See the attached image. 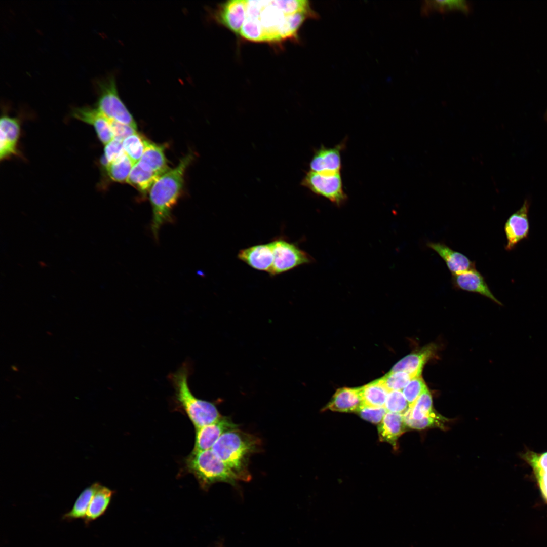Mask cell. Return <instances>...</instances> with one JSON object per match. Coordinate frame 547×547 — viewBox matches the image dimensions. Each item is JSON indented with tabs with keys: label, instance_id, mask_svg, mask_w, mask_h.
<instances>
[{
	"label": "cell",
	"instance_id": "1",
	"mask_svg": "<svg viewBox=\"0 0 547 547\" xmlns=\"http://www.w3.org/2000/svg\"><path fill=\"white\" fill-rule=\"evenodd\" d=\"M193 158L192 154L183 158L175 168L161 176L149 190L152 209L151 229L155 239L162 226L172 220L171 211L181 193L184 173Z\"/></svg>",
	"mask_w": 547,
	"mask_h": 547
},
{
	"label": "cell",
	"instance_id": "2",
	"mask_svg": "<svg viewBox=\"0 0 547 547\" xmlns=\"http://www.w3.org/2000/svg\"><path fill=\"white\" fill-rule=\"evenodd\" d=\"M260 447L258 438L238 428L223 434L211 449L233 471L239 480L248 481L251 478L248 470L250 458Z\"/></svg>",
	"mask_w": 547,
	"mask_h": 547
},
{
	"label": "cell",
	"instance_id": "3",
	"mask_svg": "<svg viewBox=\"0 0 547 547\" xmlns=\"http://www.w3.org/2000/svg\"><path fill=\"white\" fill-rule=\"evenodd\" d=\"M189 362H184L175 372L168 376L174 389V401L187 415L196 428L213 423L222 416L214 403L195 397L189 388L188 379L191 373Z\"/></svg>",
	"mask_w": 547,
	"mask_h": 547
},
{
	"label": "cell",
	"instance_id": "4",
	"mask_svg": "<svg viewBox=\"0 0 547 547\" xmlns=\"http://www.w3.org/2000/svg\"><path fill=\"white\" fill-rule=\"evenodd\" d=\"M185 467L194 476L204 490L216 483L224 482L235 485L240 481L233 471L211 449L192 451L185 459Z\"/></svg>",
	"mask_w": 547,
	"mask_h": 547
},
{
	"label": "cell",
	"instance_id": "5",
	"mask_svg": "<svg viewBox=\"0 0 547 547\" xmlns=\"http://www.w3.org/2000/svg\"><path fill=\"white\" fill-rule=\"evenodd\" d=\"M99 95L96 108L109 120L129 125L137 130V125L130 112L121 100L113 77L99 84Z\"/></svg>",
	"mask_w": 547,
	"mask_h": 547
},
{
	"label": "cell",
	"instance_id": "6",
	"mask_svg": "<svg viewBox=\"0 0 547 547\" xmlns=\"http://www.w3.org/2000/svg\"><path fill=\"white\" fill-rule=\"evenodd\" d=\"M301 184L338 206L344 204L347 200L340 172L322 173L309 171L304 176Z\"/></svg>",
	"mask_w": 547,
	"mask_h": 547
},
{
	"label": "cell",
	"instance_id": "7",
	"mask_svg": "<svg viewBox=\"0 0 547 547\" xmlns=\"http://www.w3.org/2000/svg\"><path fill=\"white\" fill-rule=\"evenodd\" d=\"M269 243L274 256L273 264L269 272L271 276L288 271L312 261L311 257L306 252L295 244L285 239H277Z\"/></svg>",
	"mask_w": 547,
	"mask_h": 547
},
{
	"label": "cell",
	"instance_id": "8",
	"mask_svg": "<svg viewBox=\"0 0 547 547\" xmlns=\"http://www.w3.org/2000/svg\"><path fill=\"white\" fill-rule=\"evenodd\" d=\"M530 205L529 200H525L521 208L511 214L505 222L504 230L506 239V250H512L519 242L528 238Z\"/></svg>",
	"mask_w": 547,
	"mask_h": 547
},
{
	"label": "cell",
	"instance_id": "9",
	"mask_svg": "<svg viewBox=\"0 0 547 547\" xmlns=\"http://www.w3.org/2000/svg\"><path fill=\"white\" fill-rule=\"evenodd\" d=\"M238 428V425L230 418L222 416L213 423L196 428L195 442L192 451L211 449L223 434Z\"/></svg>",
	"mask_w": 547,
	"mask_h": 547
},
{
	"label": "cell",
	"instance_id": "10",
	"mask_svg": "<svg viewBox=\"0 0 547 547\" xmlns=\"http://www.w3.org/2000/svg\"><path fill=\"white\" fill-rule=\"evenodd\" d=\"M215 19L236 34H240L246 19L247 1L232 0L220 4L215 13Z\"/></svg>",
	"mask_w": 547,
	"mask_h": 547
},
{
	"label": "cell",
	"instance_id": "11",
	"mask_svg": "<svg viewBox=\"0 0 547 547\" xmlns=\"http://www.w3.org/2000/svg\"><path fill=\"white\" fill-rule=\"evenodd\" d=\"M72 116L92 125L99 140L105 145L114 139L109 120L97 108L88 106L76 107L72 110Z\"/></svg>",
	"mask_w": 547,
	"mask_h": 547
},
{
	"label": "cell",
	"instance_id": "12",
	"mask_svg": "<svg viewBox=\"0 0 547 547\" xmlns=\"http://www.w3.org/2000/svg\"><path fill=\"white\" fill-rule=\"evenodd\" d=\"M451 283L455 289L479 294L498 305H502L491 292L483 276L476 268L452 275Z\"/></svg>",
	"mask_w": 547,
	"mask_h": 547
},
{
	"label": "cell",
	"instance_id": "13",
	"mask_svg": "<svg viewBox=\"0 0 547 547\" xmlns=\"http://www.w3.org/2000/svg\"><path fill=\"white\" fill-rule=\"evenodd\" d=\"M345 146L342 142L333 147L322 145L315 151L309 163L310 171L322 173H339L341 168V151Z\"/></svg>",
	"mask_w": 547,
	"mask_h": 547
},
{
	"label": "cell",
	"instance_id": "14",
	"mask_svg": "<svg viewBox=\"0 0 547 547\" xmlns=\"http://www.w3.org/2000/svg\"><path fill=\"white\" fill-rule=\"evenodd\" d=\"M286 15L280 11L273 1H262V7L257 18L264 33V42H280L279 32Z\"/></svg>",
	"mask_w": 547,
	"mask_h": 547
},
{
	"label": "cell",
	"instance_id": "15",
	"mask_svg": "<svg viewBox=\"0 0 547 547\" xmlns=\"http://www.w3.org/2000/svg\"><path fill=\"white\" fill-rule=\"evenodd\" d=\"M0 159L6 160L18 153V143L20 136V121L6 115L0 120Z\"/></svg>",
	"mask_w": 547,
	"mask_h": 547
},
{
	"label": "cell",
	"instance_id": "16",
	"mask_svg": "<svg viewBox=\"0 0 547 547\" xmlns=\"http://www.w3.org/2000/svg\"><path fill=\"white\" fill-rule=\"evenodd\" d=\"M238 258L251 267L269 274L274 260L272 248L269 243L243 249L239 252Z\"/></svg>",
	"mask_w": 547,
	"mask_h": 547
},
{
	"label": "cell",
	"instance_id": "17",
	"mask_svg": "<svg viewBox=\"0 0 547 547\" xmlns=\"http://www.w3.org/2000/svg\"><path fill=\"white\" fill-rule=\"evenodd\" d=\"M426 245L443 259L452 275L475 268V263L474 261L463 254L452 249L444 243L429 242Z\"/></svg>",
	"mask_w": 547,
	"mask_h": 547
},
{
	"label": "cell",
	"instance_id": "18",
	"mask_svg": "<svg viewBox=\"0 0 547 547\" xmlns=\"http://www.w3.org/2000/svg\"><path fill=\"white\" fill-rule=\"evenodd\" d=\"M363 406L360 387H343L336 390L324 409L342 412H358Z\"/></svg>",
	"mask_w": 547,
	"mask_h": 547
},
{
	"label": "cell",
	"instance_id": "19",
	"mask_svg": "<svg viewBox=\"0 0 547 547\" xmlns=\"http://www.w3.org/2000/svg\"><path fill=\"white\" fill-rule=\"evenodd\" d=\"M437 352L434 344H430L417 352L410 354L397 362L390 371H403L417 376L421 375L423 366Z\"/></svg>",
	"mask_w": 547,
	"mask_h": 547
},
{
	"label": "cell",
	"instance_id": "20",
	"mask_svg": "<svg viewBox=\"0 0 547 547\" xmlns=\"http://www.w3.org/2000/svg\"><path fill=\"white\" fill-rule=\"evenodd\" d=\"M406 427L403 414L387 412L378 426L380 439L395 447L398 438L405 432Z\"/></svg>",
	"mask_w": 547,
	"mask_h": 547
},
{
	"label": "cell",
	"instance_id": "21",
	"mask_svg": "<svg viewBox=\"0 0 547 547\" xmlns=\"http://www.w3.org/2000/svg\"><path fill=\"white\" fill-rule=\"evenodd\" d=\"M160 176L139 161L133 165L126 182L145 195Z\"/></svg>",
	"mask_w": 547,
	"mask_h": 547
},
{
	"label": "cell",
	"instance_id": "22",
	"mask_svg": "<svg viewBox=\"0 0 547 547\" xmlns=\"http://www.w3.org/2000/svg\"><path fill=\"white\" fill-rule=\"evenodd\" d=\"M139 162L161 176L170 169L167 165L164 147L147 140Z\"/></svg>",
	"mask_w": 547,
	"mask_h": 547
},
{
	"label": "cell",
	"instance_id": "23",
	"mask_svg": "<svg viewBox=\"0 0 547 547\" xmlns=\"http://www.w3.org/2000/svg\"><path fill=\"white\" fill-rule=\"evenodd\" d=\"M114 491L109 488L101 485L93 496L88 510L84 523L86 526L103 515L111 502Z\"/></svg>",
	"mask_w": 547,
	"mask_h": 547
},
{
	"label": "cell",
	"instance_id": "24",
	"mask_svg": "<svg viewBox=\"0 0 547 547\" xmlns=\"http://www.w3.org/2000/svg\"><path fill=\"white\" fill-rule=\"evenodd\" d=\"M318 17V15L312 9L286 15L280 30V41L287 39L296 41L298 31L303 22L308 19H316Z\"/></svg>",
	"mask_w": 547,
	"mask_h": 547
},
{
	"label": "cell",
	"instance_id": "25",
	"mask_svg": "<svg viewBox=\"0 0 547 547\" xmlns=\"http://www.w3.org/2000/svg\"><path fill=\"white\" fill-rule=\"evenodd\" d=\"M101 485L100 483L95 482L85 488L78 496L72 509L64 514L62 519L67 521L84 520L90 502Z\"/></svg>",
	"mask_w": 547,
	"mask_h": 547
},
{
	"label": "cell",
	"instance_id": "26",
	"mask_svg": "<svg viewBox=\"0 0 547 547\" xmlns=\"http://www.w3.org/2000/svg\"><path fill=\"white\" fill-rule=\"evenodd\" d=\"M360 389L364 406L384 407L389 391L383 384L381 379L372 381L360 387Z\"/></svg>",
	"mask_w": 547,
	"mask_h": 547
},
{
	"label": "cell",
	"instance_id": "27",
	"mask_svg": "<svg viewBox=\"0 0 547 547\" xmlns=\"http://www.w3.org/2000/svg\"><path fill=\"white\" fill-rule=\"evenodd\" d=\"M421 8V13L427 15L434 11L443 13L456 10L468 13L471 7L466 1H425L422 2Z\"/></svg>",
	"mask_w": 547,
	"mask_h": 547
},
{
	"label": "cell",
	"instance_id": "28",
	"mask_svg": "<svg viewBox=\"0 0 547 547\" xmlns=\"http://www.w3.org/2000/svg\"><path fill=\"white\" fill-rule=\"evenodd\" d=\"M133 166L125 152L111 162L105 169L109 178L118 182H126Z\"/></svg>",
	"mask_w": 547,
	"mask_h": 547
},
{
	"label": "cell",
	"instance_id": "29",
	"mask_svg": "<svg viewBox=\"0 0 547 547\" xmlns=\"http://www.w3.org/2000/svg\"><path fill=\"white\" fill-rule=\"evenodd\" d=\"M146 140L137 132L123 140V149L133 165L141 159L145 148Z\"/></svg>",
	"mask_w": 547,
	"mask_h": 547
},
{
	"label": "cell",
	"instance_id": "30",
	"mask_svg": "<svg viewBox=\"0 0 547 547\" xmlns=\"http://www.w3.org/2000/svg\"><path fill=\"white\" fill-rule=\"evenodd\" d=\"M434 412L432 397L428 388L406 411L409 416L415 420L421 419Z\"/></svg>",
	"mask_w": 547,
	"mask_h": 547
},
{
	"label": "cell",
	"instance_id": "31",
	"mask_svg": "<svg viewBox=\"0 0 547 547\" xmlns=\"http://www.w3.org/2000/svg\"><path fill=\"white\" fill-rule=\"evenodd\" d=\"M403 415L406 426L413 429L421 430L435 427L443 428L447 421L445 418L435 412L420 420L411 418L406 411Z\"/></svg>",
	"mask_w": 547,
	"mask_h": 547
},
{
	"label": "cell",
	"instance_id": "32",
	"mask_svg": "<svg viewBox=\"0 0 547 547\" xmlns=\"http://www.w3.org/2000/svg\"><path fill=\"white\" fill-rule=\"evenodd\" d=\"M416 376H417L403 371H390L380 379L389 391L401 390Z\"/></svg>",
	"mask_w": 547,
	"mask_h": 547
},
{
	"label": "cell",
	"instance_id": "33",
	"mask_svg": "<svg viewBox=\"0 0 547 547\" xmlns=\"http://www.w3.org/2000/svg\"><path fill=\"white\" fill-rule=\"evenodd\" d=\"M239 34L248 41L264 42L263 31L257 18L246 17Z\"/></svg>",
	"mask_w": 547,
	"mask_h": 547
},
{
	"label": "cell",
	"instance_id": "34",
	"mask_svg": "<svg viewBox=\"0 0 547 547\" xmlns=\"http://www.w3.org/2000/svg\"><path fill=\"white\" fill-rule=\"evenodd\" d=\"M384 407L387 412L403 414L410 406L401 390H391L388 393Z\"/></svg>",
	"mask_w": 547,
	"mask_h": 547
},
{
	"label": "cell",
	"instance_id": "35",
	"mask_svg": "<svg viewBox=\"0 0 547 547\" xmlns=\"http://www.w3.org/2000/svg\"><path fill=\"white\" fill-rule=\"evenodd\" d=\"M427 388L421 375L414 377L408 382L403 389L402 393L409 404L410 407L415 403Z\"/></svg>",
	"mask_w": 547,
	"mask_h": 547
},
{
	"label": "cell",
	"instance_id": "36",
	"mask_svg": "<svg viewBox=\"0 0 547 547\" xmlns=\"http://www.w3.org/2000/svg\"><path fill=\"white\" fill-rule=\"evenodd\" d=\"M124 153L123 140L114 138L105 145L104 153L100 160L101 165L105 169L109 164Z\"/></svg>",
	"mask_w": 547,
	"mask_h": 547
},
{
	"label": "cell",
	"instance_id": "37",
	"mask_svg": "<svg viewBox=\"0 0 547 547\" xmlns=\"http://www.w3.org/2000/svg\"><path fill=\"white\" fill-rule=\"evenodd\" d=\"M278 9L286 15L312 9L309 2L306 0L273 1Z\"/></svg>",
	"mask_w": 547,
	"mask_h": 547
},
{
	"label": "cell",
	"instance_id": "38",
	"mask_svg": "<svg viewBox=\"0 0 547 547\" xmlns=\"http://www.w3.org/2000/svg\"><path fill=\"white\" fill-rule=\"evenodd\" d=\"M387 411L384 407L363 406L358 412L364 419L373 423H380Z\"/></svg>",
	"mask_w": 547,
	"mask_h": 547
},
{
	"label": "cell",
	"instance_id": "39",
	"mask_svg": "<svg viewBox=\"0 0 547 547\" xmlns=\"http://www.w3.org/2000/svg\"><path fill=\"white\" fill-rule=\"evenodd\" d=\"M109 121L114 138L123 140L128 136L137 133V130L129 125L114 120H109Z\"/></svg>",
	"mask_w": 547,
	"mask_h": 547
},
{
	"label": "cell",
	"instance_id": "40",
	"mask_svg": "<svg viewBox=\"0 0 547 547\" xmlns=\"http://www.w3.org/2000/svg\"><path fill=\"white\" fill-rule=\"evenodd\" d=\"M538 479L541 491L547 500V472L535 474Z\"/></svg>",
	"mask_w": 547,
	"mask_h": 547
},
{
	"label": "cell",
	"instance_id": "41",
	"mask_svg": "<svg viewBox=\"0 0 547 547\" xmlns=\"http://www.w3.org/2000/svg\"><path fill=\"white\" fill-rule=\"evenodd\" d=\"M544 118H545V120L547 121V110H546V112L545 113Z\"/></svg>",
	"mask_w": 547,
	"mask_h": 547
}]
</instances>
